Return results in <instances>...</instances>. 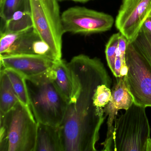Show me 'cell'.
I'll use <instances>...</instances> for the list:
<instances>
[{
  "instance_id": "1",
  "label": "cell",
  "mask_w": 151,
  "mask_h": 151,
  "mask_svg": "<svg viewBox=\"0 0 151 151\" xmlns=\"http://www.w3.org/2000/svg\"><path fill=\"white\" fill-rule=\"evenodd\" d=\"M73 91L60 126L63 151H95L99 131L106 116L96 98L98 86L112 81L99 58L84 54L68 63Z\"/></svg>"
},
{
  "instance_id": "2",
  "label": "cell",
  "mask_w": 151,
  "mask_h": 151,
  "mask_svg": "<svg viewBox=\"0 0 151 151\" xmlns=\"http://www.w3.org/2000/svg\"><path fill=\"white\" fill-rule=\"evenodd\" d=\"M47 71L25 78L29 107L37 123L60 126L64 119L68 102Z\"/></svg>"
},
{
  "instance_id": "3",
  "label": "cell",
  "mask_w": 151,
  "mask_h": 151,
  "mask_svg": "<svg viewBox=\"0 0 151 151\" xmlns=\"http://www.w3.org/2000/svg\"><path fill=\"white\" fill-rule=\"evenodd\" d=\"M0 151H35L38 123L29 107L20 101L0 114Z\"/></svg>"
},
{
  "instance_id": "4",
  "label": "cell",
  "mask_w": 151,
  "mask_h": 151,
  "mask_svg": "<svg viewBox=\"0 0 151 151\" xmlns=\"http://www.w3.org/2000/svg\"><path fill=\"white\" fill-rule=\"evenodd\" d=\"M145 109L133 103L116 118L111 151H145L151 138Z\"/></svg>"
},
{
  "instance_id": "5",
  "label": "cell",
  "mask_w": 151,
  "mask_h": 151,
  "mask_svg": "<svg viewBox=\"0 0 151 151\" xmlns=\"http://www.w3.org/2000/svg\"><path fill=\"white\" fill-rule=\"evenodd\" d=\"M29 1L33 29L61 60L64 32L58 0Z\"/></svg>"
},
{
  "instance_id": "6",
  "label": "cell",
  "mask_w": 151,
  "mask_h": 151,
  "mask_svg": "<svg viewBox=\"0 0 151 151\" xmlns=\"http://www.w3.org/2000/svg\"><path fill=\"white\" fill-rule=\"evenodd\" d=\"M125 62L128 71L124 80L133 103L151 107V65L132 43L127 46Z\"/></svg>"
},
{
  "instance_id": "7",
  "label": "cell",
  "mask_w": 151,
  "mask_h": 151,
  "mask_svg": "<svg viewBox=\"0 0 151 151\" xmlns=\"http://www.w3.org/2000/svg\"><path fill=\"white\" fill-rule=\"evenodd\" d=\"M64 33L89 35L109 30L114 23L110 15L84 7L69 8L61 14Z\"/></svg>"
},
{
  "instance_id": "8",
  "label": "cell",
  "mask_w": 151,
  "mask_h": 151,
  "mask_svg": "<svg viewBox=\"0 0 151 151\" xmlns=\"http://www.w3.org/2000/svg\"><path fill=\"white\" fill-rule=\"evenodd\" d=\"M151 13V0H122L116 27L129 43H132Z\"/></svg>"
},
{
  "instance_id": "9",
  "label": "cell",
  "mask_w": 151,
  "mask_h": 151,
  "mask_svg": "<svg viewBox=\"0 0 151 151\" xmlns=\"http://www.w3.org/2000/svg\"><path fill=\"white\" fill-rule=\"evenodd\" d=\"M115 78L116 81L111 88V100L104 109L105 116H108L106 137L101 144L103 145L102 150L105 151H111L114 128V123L117 111L120 109L126 110L133 103V99L125 84L124 77Z\"/></svg>"
},
{
  "instance_id": "10",
  "label": "cell",
  "mask_w": 151,
  "mask_h": 151,
  "mask_svg": "<svg viewBox=\"0 0 151 151\" xmlns=\"http://www.w3.org/2000/svg\"><path fill=\"white\" fill-rule=\"evenodd\" d=\"M21 54L38 55L53 61L60 60L49 45L42 40L33 27L19 32L8 50L1 56Z\"/></svg>"
},
{
  "instance_id": "11",
  "label": "cell",
  "mask_w": 151,
  "mask_h": 151,
  "mask_svg": "<svg viewBox=\"0 0 151 151\" xmlns=\"http://www.w3.org/2000/svg\"><path fill=\"white\" fill-rule=\"evenodd\" d=\"M1 69L10 68L21 73L25 78L46 72L55 62L33 55H12L0 56Z\"/></svg>"
},
{
  "instance_id": "12",
  "label": "cell",
  "mask_w": 151,
  "mask_h": 151,
  "mask_svg": "<svg viewBox=\"0 0 151 151\" xmlns=\"http://www.w3.org/2000/svg\"><path fill=\"white\" fill-rule=\"evenodd\" d=\"M47 74L68 102L72 95L73 83L68 63L62 59L55 62L47 71Z\"/></svg>"
},
{
  "instance_id": "13",
  "label": "cell",
  "mask_w": 151,
  "mask_h": 151,
  "mask_svg": "<svg viewBox=\"0 0 151 151\" xmlns=\"http://www.w3.org/2000/svg\"><path fill=\"white\" fill-rule=\"evenodd\" d=\"M35 151H63L60 126L38 123Z\"/></svg>"
},
{
  "instance_id": "14",
  "label": "cell",
  "mask_w": 151,
  "mask_h": 151,
  "mask_svg": "<svg viewBox=\"0 0 151 151\" xmlns=\"http://www.w3.org/2000/svg\"><path fill=\"white\" fill-rule=\"evenodd\" d=\"M1 33L21 32L33 27L29 1L25 0L23 5L16 11L12 17L4 22Z\"/></svg>"
},
{
  "instance_id": "15",
  "label": "cell",
  "mask_w": 151,
  "mask_h": 151,
  "mask_svg": "<svg viewBox=\"0 0 151 151\" xmlns=\"http://www.w3.org/2000/svg\"><path fill=\"white\" fill-rule=\"evenodd\" d=\"M19 101L11 81L5 70L0 72V114L11 110Z\"/></svg>"
},
{
  "instance_id": "16",
  "label": "cell",
  "mask_w": 151,
  "mask_h": 151,
  "mask_svg": "<svg viewBox=\"0 0 151 151\" xmlns=\"http://www.w3.org/2000/svg\"><path fill=\"white\" fill-rule=\"evenodd\" d=\"M1 69L5 70L9 78L19 101L29 107V101L25 77L21 73L12 69Z\"/></svg>"
},
{
  "instance_id": "17",
  "label": "cell",
  "mask_w": 151,
  "mask_h": 151,
  "mask_svg": "<svg viewBox=\"0 0 151 151\" xmlns=\"http://www.w3.org/2000/svg\"><path fill=\"white\" fill-rule=\"evenodd\" d=\"M120 35V32L113 34L106 45L105 50L106 59L108 65L113 75L115 73L116 58Z\"/></svg>"
},
{
  "instance_id": "18",
  "label": "cell",
  "mask_w": 151,
  "mask_h": 151,
  "mask_svg": "<svg viewBox=\"0 0 151 151\" xmlns=\"http://www.w3.org/2000/svg\"><path fill=\"white\" fill-rule=\"evenodd\" d=\"M25 1V0H4L0 5V16L3 22L9 20Z\"/></svg>"
},
{
  "instance_id": "19",
  "label": "cell",
  "mask_w": 151,
  "mask_h": 151,
  "mask_svg": "<svg viewBox=\"0 0 151 151\" xmlns=\"http://www.w3.org/2000/svg\"><path fill=\"white\" fill-rule=\"evenodd\" d=\"M141 29L147 32L151 33V13L143 24Z\"/></svg>"
},
{
  "instance_id": "20",
  "label": "cell",
  "mask_w": 151,
  "mask_h": 151,
  "mask_svg": "<svg viewBox=\"0 0 151 151\" xmlns=\"http://www.w3.org/2000/svg\"><path fill=\"white\" fill-rule=\"evenodd\" d=\"M145 151H151V138L148 140L147 144Z\"/></svg>"
},
{
  "instance_id": "21",
  "label": "cell",
  "mask_w": 151,
  "mask_h": 151,
  "mask_svg": "<svg viewBox=\"0 0 151 151\" xmlns=\"http://www.w3.org/2000/svg\"><path fill=\"white\" fill-rule=\"evenodd\" d=\"M60 1H63V0H60ZM69 1H76V2H86L90 1L91 0H69Z\"/></svg>"
},
{
  "instance_id": "22",
  "label": "cell",
  "mask_w": 151,
  "mask_h": 151,
  "mask_svg": "<svg viewBox=\"0 0 151 151\" xmlns=\"http://www.w3.org/2000/svg\"><path fill=\"white\" fill-rule=\"evenodd\" d=\"M4 0H0V5L1 4H2L3 3V1H4Z\"/></svg>"
}]
</instances>
